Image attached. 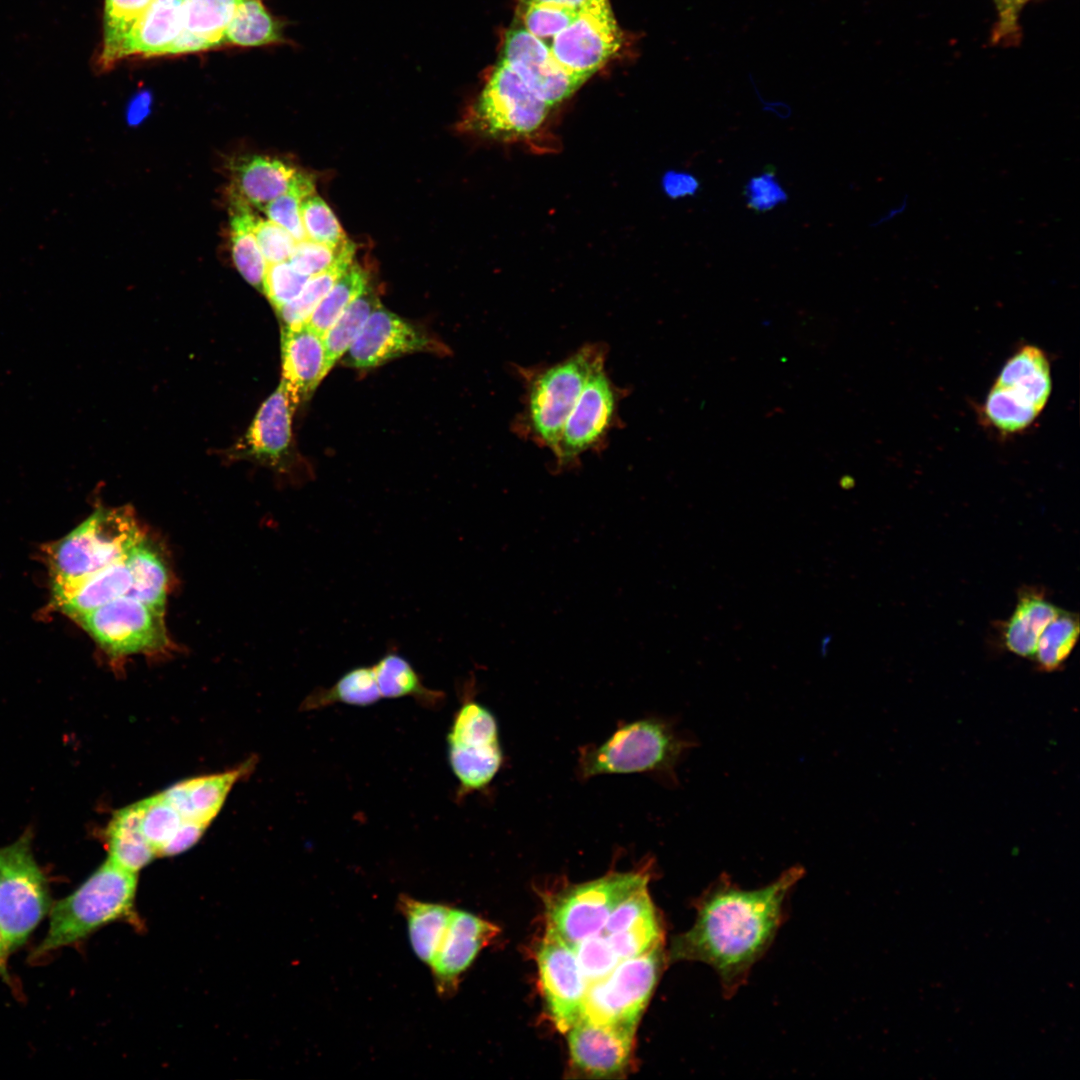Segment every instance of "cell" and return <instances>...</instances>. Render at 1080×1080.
Returning <instances> with one entry per match:
<instances>
[{
    "instance_id": "1",
    "label": "cell",
    "mask_w": 1080,
    "mask_h": 1080,
    "mask_svg": "<svg viewBox=\"0 0 1080 1080\" xmlns=\"http://www.w3.org/2000/svg\"><path fill=\"white\" fill-rule=\"evenodd\" d=\"M804 872L793 866L754 890L741 889L721 876L696 899L694 924L674 938L670 960L711 966L730 996L772 944L784 918L785 901Z\"/></svg>"
},
{
    "instance_id": "2",
    "label": "cell",
    "mask_w": 1080,
    "mask_h": 1080,
    "mask_svg": "<svg viewBox=\"0 0 1080 1080\" xmlns=\"http://www.w3.org/2000/svg\"><path fill=\"white\" fill-rule=\"evenodd\" d=\"M137 884V873L107 859L71 894L52 904L47 933L33 955L74 944L116 921L141 928L135 909Z\"/></svg>"
},
{
    "instance_id": "3",
    "label": "cell",
    "mask_w": 1080,
    "mask_h": 1080,
    "mask_svg": "<svg viewBox=\"0 0 1080 1080\" xmlns=\"http://www.w3.org/2000/svg\"><path fill=\"white\" fill-rule=\"evenodd\" d=\"M143 535L131 507L102 508L50 545L46 553L56 604L92 574L125 559Z\"/></svg>"
},
{
    "instance_id": "4",
    "label": "cell",
    "mask_w": 1080,
    "mask_h": 1080,
    "mask_svg": "<svg viewBox=\"0 0 1080 1080\" xmlns=\"http://www.w3.org/2000/svg\"><path fill=\"white\" fill-rule=\"evenodd\" d=\"M606 354L604 345L586 344L559 362L526 372L524 407L515 424L518 432L553 452L586 381L605 365Z\"/></svg>"
},
{
    "instance_id": "5",
    "label": "cell",
    "mask_w": 1080,
    "mask_h": 1080,
    "mask_svg": "<svg viewBox=\"0 0 1080 1080\" xmlns=\"http://www.w3.org/2000/svg\"><path fill=\"white\" fill-rule=\"evenodd\" d=\"M695 741L671 722L644 718L619 726L600 745L580 749L577 770L582 779L598 775L656 773L674 777V769Z\"/></svg>"
},
{
    "instance_id": "6",
    "label": "cell",
    "mask_w": 1080,
    "mask_h": 1080,
    "mask_svg": "<svg viewBox=\"0 0 1080 1080\" xmlns=\"http://www.w3.org/2000/svg\"><path fill=\"white\" fill-rule=\"evenodd\" d=\"M648 882L649 871L638 870L613 872L567 887L547 901L546 929L573 947L598 934L614 908Z\"/></svg>"
},
{
    "instance_id": "7",
    "label": "cell",
    "mask_w": 1080,
    "mask_h": 1080,
    "mask_svg": "<svg viewBox=\"0 0 1080 1080\" xmlns=\"http://www.w3.org/2000/svg\"><path fill=\"white\" fill-rule=\"evenodd\" d=\"M51 906L47 880L25 833L0 848V928L11 951L26 942Z\"/></svg>"
},
{
    "instance_id": "8",
    "label": "cell",
    "mask_w": 1080,
    "mask_h": 1080,
    "mask_svg": "<svg viewBox=\"0 0 1080 1080\" xmlns=\"http://www.w3.org/2000/svg\"><path fill=\"white\" fill-rule=\"evenodd\" d=\"M663 961V944L620 961L607 976L588 984L580 1019L600 1025L636 1028L655 988Z\"/></svg>"
},
{
    "instance_id": "9",
    "label": "cell",
    "mask_w": 1080,
    "mask_h": 1080,
    "mask_svg": "<svg viewBox=\"0 0 1080 1080\" xmlns=\"http://www.w3.org/2000/svg\"><path fill=\"white\" fill-rule=\"evenodd\" d=\"M448 761L463 797L493 781L504 762L494 714L472 697L456 711L447 734Z\"/></svg>"
},
{
    "instance_id": "10",
    "label": "cell",
    "mask_w": 1080,
    "mask_h": 1080,
    "mask_svg": "<svg viewBox=\"0 0 1080 1080\" xmlns=\"http://www.w3.org/2000/svg\"><path fill=\"white\" fill-rule=\"evenodd\" d=\"M111 657L154 654L169 647L164 611L124 595L76 619Z\"/></svg>"
},
{
    "instance_id": "11",
    "label": "cell",
    "mask_w": 1080,
    "mask_h": 1080,
    "mask_svg": "<svg viewBox=\"0 0 1080 1080\" xmlns=\"http://www.w3.org/2000/svg\"><path fill=\"white\" fill-rule=\"evenodd\" d=\"M622 396L623 391L612 382L605 365L589 376L552 452L556 471L576 467L584 453L600 447L616 424Z\"/></svg>"
},
{
    "instance_id": "12",
    "label": "cell",
    "mask_w": 1080,
    "mask_h": 1080,
    "mask_svg": "<svg viewBox=\"0 0 1080 1080\" xmlns=\"http://www.w3.org/2000/svg\"><path fill=\"white\" fill-rule=\"evenodd\" d=\"M551 108L499 60L479 97L476 115L488 134L503 140H522L536 135Z\"/></svg>"
},
{
    "instance_id": "13",
    "label": "cell",
    "mask_w": 1080,
    "mask_h": 1080,
    "mask_svg": "<svg viewBox=\"0 0 1080 1080\" xmlns=\"http://www.w3.org/2000/svg\"><path fill=\"white\" fill-rule=\"evenodd\" d=\"M622 40L609 1L599 0L578 11L553 38L550 50L563 68L588 79L619 50Z\"/></svg>"
},
{
    "instance_id": "14",
    "label": "cell",
    "mask_w": 1080,
    "mask_h": 1080,
    "mask_svg": "<svg viewBox=\"0 0 1080 1080\" xmlns=\"http://www.w3.org/2000/svg\"><path fill=\"white\" fill-rule=\"evenodd\" d=\"M536 962L547 1010L556 1028L566 1033L580 1019L588 982L572 947L549 929L537 947Z\"/></svg>"
},
{
    "instance_id": "15",
    "label": "cell",
    "mask_w": 1080,
    "mask_h": 1080,
    "mask_svg": "<svg viewBox=\"0 0 1080 1080\" xmlns=\"http://www.w3.org/2000/svg\"><path fill=\"white\" fill-rule=\"evenodd\" d=\"M500 60L550 107L563 102L587 80L563 68L550 48L521 23L506 32Z\"/></svg>"
},
{
    "instance_id": "16",
    "label": "cell",
    "mask_w": 1080,
    "mask_h": 1080,
    "mask_svg": "<svg viewBox=\"0 0 1080 1080\" xmlns=\"http://www.w3.org/2000/svg\"><path fill=\"white\" fill-rule=\"evenodd\" d=\"M635 1027L600 1025L579 1019L568 1031L569 1054L577 1072L610 1078L630 1064Z\"/></svg>"
},
{
    "instance_id": "17",
    "label": "cell",
    "mask_w": 1080,
    "mask_h": 1080,
    "mask_svg": "<svg viewBox=\"0 0 1080 1080\" xmlns=\"http://www.w3.org/2000/svg\"><path fill=\"white\" fill-rule=\"evenodd\" d=\"M498 933L495 924L470 912L452 909L446 934L430 965L441 996L456 991L463 973Z\"/></svg>"
},
{
    "instance_id": "18",
    "label": "cell",
    "mask_w": 1080,
    "mask_h": 1080,
    "mask_svg": "<svg viewBox=\"0 0 1080 1080\" xmlns=\"http://www.w3.org/2000/svg\"><path fill=\"white\" fill-rule=\"evenodd\" d=\"M427 338L411 324L380 305L368 317L344 354L343 364L372 368L407 353L423 350Z\"/></svg>"
},
{
    "instance_id": "19",
    "label": "cell",
    "mask_w": 1080,
    "mask_h": 1080,
    "mask_svg": "<svg viewBox=\"0 0 1080 1080\" xmlns=\"http://www.w3.org/2000/svg\"><path fill=\"white\" fill-rule=\"evenodd\" d=\"M294 409L280 383L261 405L246 434L232 449V456L271 467L279 466L290 445Z\"/></svg>"
},
{
    "instance_id": "20",
    "label": "cell",
    "mask_w": 1080,
    "mask_h": 1080,
    "mask_svg": "<svg viewBox=\"0 0 1080 1080\" xmlns=\"http://www.w3.org/2000/svg\"><path fill=\"white\" fill-rule=\"evenodd\" d=\"M281 347V384L296 408L311 397L326 376L323 336L306 323L284 326Z\"/></svg>"
},
{
    "instance_id": "21",
    "label": "cell",
    "mask_w": 1080,
    "mask_h": 1080,
    "mask_svg": "<svg viewBox=\"0 0 1080 1080\" xmlns=\"http://www.w3.org/2000/svg\"><path fill=\"white\" fill-rule=\"evenodd\" d=\"M229 170L230 191L260 210L292 189L305 173L280 159L256 154L232 159Z\"/></svg>"
},
{
    "instance_id": "22",
    "label": "cell",
    "mask_w": 1080,
    "mask_h": 1080,
    "mask_svg": "<svg viewBox=\"0 0 1080 1080\" xmlns=\"http://www.w3.org/2000/svg\"><path fill=\"white\" fill-rule=\"evenodd\" d=\"M182 1L151 0L128 34L121 60L135 55H172L182 32Z\"/></svg>"
},
{
    "instance_id": "23",
    "label": "cell",
    "mask_w": 1080,
    "mask_h": 1080,
    "mask_svg": "<svg viewBox=\"0 0 1080 1080\" xmlns=\"http://www.w3.org/2000/svg\"><path fill=\"white\" fill-rule=\"evenodd\" d=\"M249 768V764H246L222 773L186 779L162 794L185 820L208 826L222 808L233 785Z\"/></svg>"
},
{
    "instance_id": "24",
    "label": "cell",
    "mask_w": 1080,
    "mask_h": 1080,
    "mask_svg": "<svg viewBox=\"0 0 1080 1080\" xmlns=\"http://www.w3.org/2000/svg\"><path fill=\"white\" fill-rule=\"evenodd\" d=\"M242 0H183L182 32L172 55L223 45L224 33Z\"/></svg>"
},
{
    "instance_id": "25",
    "label": "cell",
    "mask_w": 1080,
    "mask_h": 1080,
    "mask_svg": "<svg viewBox=\"0 0 1080 1080\" xmlns=\"http://www.w3.org/2000/svg\"><path fill=\"white\" fill-rule=\"evenodd\" d=\"M994 384L1042 412L1052 391L1047 355L1037 346H1021L1004 363Z\"/></svg>"
},
{
    "instance_id": "26",
    "label": "cell",
    "mask_w": 1080,
    "mask_h": 1080,
    "mask_svg": "<svg viewBox=\"0 0 1080 1080\" xmlns=\"http://www.w3.org/2000/svg\"><path fill=\"white\" fill-rule=\"evenodd\" d=\"M1060 610L1040 588L1023 587L1013 613L1003 625L1005 647L1018 656L1033 657L1041 633Z\"/></svg>"
},
{
    "instance_id": "27",
    "label": "cell",
    "mask_w": 1080,
    "mask_h": 1080,
    "mask_svg": "<svg viewBox=\"0 0 1080 1080\" xmlns=\"http://www.w3.org/2000/svg\"><path fill=\"white\" fill-rule=\"evenodd\" d=\"M142 801L118 810L106 830L108 860L118 867L138 873L157 854L142 832Z\"/></svg>"
},
{
    "instance_id": "28",
    "label": "cell",
    "mask_w": 1080,
    "mask_h": 1080,
    "mask_svg": "<svg viewBox=\"0 0 1080 1080\" xmlns=\"http://www.w3.org/2000/svg\"><path fill=\"white\" fill-rule=\"evenodd\" d=\"M125 562L132 579L127 595L164 611L170 576L160 545L144 534L130 549Z\"/></svg>"
},
{
    "instance_id": "29",
    "label": "cell",
    "mask_w": 1080,
    "mask_h": 1080,
    "mask_svg": "<svg viewBox=\"0 0 1080 1080\" xmlns=\"http://www.w3.org/2000/svg\"><path fill=\"white\" fill-rule=\"evenodd\" d=\"M229 215L233 262L243 278L263 293L267 262L254 235L258 215L254 208L229 191Z\"/></svg>"
},
{
    "instance_id": "30",
    "label": "cell",
    "mask_w": 1080,
    "mask_h": 1080,
    "mask_svg": "<svg viewBox=\"0 0 1080 1080\" xmlns=\"http://www.w3.org/2000/svg\"><path fill=\"white\" fill-rule=\"evenodd\" d=\"M398 907L407 920L415 954L430 966L446 934L453 908L409 896H400Z\"/></svg>"
},
{
    "instance_id": "31",
    "label": "cell",
    "mask_w": 1080,
    "mask_h": 1080,
    "mask_svg": "<svg viewBox=\"0 0 1080 1080\" xmlns=\"http://www.w3.org/2000/svg\"><path fill=\"white\" fill-rule=\"evenodd\" d=\"M132 584L125 559L113 563L85 579L57 606L74 620L121 596Z\"/></svg>"
},
{
    "instance_id": "32",
    "label": "cell",
    "mask_w": 1080,
    "mask_h": 1080,
    "mask_svg": "<svg viewBox=\"0 0 1080 1080\" xmlns=\"http://www.w3.org/2000/svg\"><path fill=\"white\" fill-rule=\"evenodd\" d=\"M382 698L411 697L425 708L434 709L443 704L445 694L425 686L408 660L389 652L373 665Z\"/></svg>"
},
{
    "instance_id": "33",
    "label": "cell",
    "mask_w": 1080,
    "mask_h": 1080,
    "mask_svg": "<svg viewBox=\"0 0 1080 1080\" xmlns=\"http://www.w3.org/2000/svg\"><path fill=\"white\" fill-rule=\"evenodd\" d=\"M382 699L372 666L355 667L344 673L329 687L316 688L304 700L305 710H316L333 704L370 706Z\"/></svg>"
},
{
    "instance_id": "34",
    "label": "cell",
    "mask_w": 1080,
    "mask_h": 1080,
    "mask_svg": "<svg viewBox=\"0 0 1080 1080\" xmlns=\"http://www.w3.org/2000/svg\"><path fill=\"white\" fill-rule=\"evenodd\" d=\"M283 40L281 24L261 0H242L224 33L223 43L255 47Z\"/></svg>"
},
{
    "instance_id": "35",
    "label": "cell",
    "mask_w": 1080,
    "mask_h": 1080,
    "mask_svg": "<svg viewBox=\"0 0 1080 1080\" xmlns=\"http://www.w3.org/2000/svg\"><path fill=\"white\" fill-rule=\"evenodd\" d=\"M354 252L355 246L348 239L335 262L323 272L311 276L300 294L277 311L285 326L299 325L307 321L335 282L353 263Z\"/></svg>"
},
{
    "instance_id": "36",
    "label": "cell",
    "mask_w": 1080,
    "mask_h": 1080,
    "mask_svg": "<svg viewBox=\"0 0 1080 1080\" xmlns=\"http://www.w3.org/2000/svg\"><path fill=\"white\" fill-rule=\"evenodd\" d=\"M150 2L151 0H105L103 40L96 60L99 69H111L121 60L122 47L128 34Z\"/></svg>"
},
{
    "instance_id": "37",
    "label": "cell",
    "mask_w": 1080,
    "mask_h": 1080,
    "mask_svg": "<svg viewBox=\"0 0 1080 1080\" xmlns=\"http://www.w3.org/2000/svg\"><path fill=\"white\" fill-rule=\"evenodd\" d=\"M380 305L377 295L367 287L325 332V375L346 353L370 314Z\"/></svg>"
},
{
    "instance_id": "38",
    "label": "cell",
    "mask_w": 1080,
    "mask_h": 1080,
    "mask_svg": "<svg viewBox=\"0 0 1080 1080\" xmlns=\"http://www.w3.org/2000/svg\"><path fill=\"white\" fill-rule=\"evenodd\" d=\"M367 287V272L357 263H352L335 282L305 323L323 336Z\"/></svg>"
},
{
    "instance_id": "39",
    "label": "cell",
    "mask_w": 1080,
    "mask_h": 1080,
    "mask_svg": "<svg viewBox=\"0 0 1080 1080\" xmlns=\"http://www.w3.org/2000/svg\"><path fill=\"white\" fill-rule=\"evenodd\" d=\"M1033 406L1019 400L1005 388L993 384L981 407L984 423L1002 435L1027 430L1040 415Z\"/></svg>"
},
{
    "instance_id": "40",
    "label": "cell",
    "mask_w": 1080,
    "mask_h": 1080,
    "mask_svg": "<svg viewBox=\"0 0 1080 1080\" xmlns=\"http://www.w3.org/2000/svg\"><path fill=\"white\" fill-rule=\"evenodd\" d=\"M1079 635L1077 614L1060 610L1046 626L1037 642L1033 657L1040 669L1054 671L1072 652Z\"/></svg>"
},
{
    "instance_id": "41",
    "label": "cell",
    "mask_w": 1080,
    "mask_h": 1080,
    "mask_svg": "<svg viewBox=\"0 0 1080 1080\" xmlns=\"http://www.w3.org/2000/svg\"><path fill=\"white\" fill-rule=\"evenodd\" d=\"M142 832L160 856L162 849L173 838L185 819L162 793L142 800Z\"/></svg>"
},
{
    "instance_id": "42",
    "label": "cell",
    "mask_w": 1080,
    "mask_h": 1080,
    "mask_svg": "<svg viewBox=\"0 0 1080 1080\" xmlns=\"http://www.w3.org/2000/svg\"><path fill=\"white\" fill-rule=\"evenodd\" d=\"M603 935L619 961L639 956L663 944V928L656 911L622 931Z\"/></svg>"
},
{
    "instance_id": "43",
    "label": "cell",
    "mask_w": 1080,
    "mask_h": 1080,
    "mask_svg": "<svg viewBox=\"0 0 1080 1080\" xmlns=\"http://www.w3.org/2000/svg\"><path fill=\"white\" fill-rule=\"evenodd\" d=\"M315 193V185L311 175L304 173L297 183L288 192L269 202L262 211L267 218L278 224L298 241L306 239L302 224L300 205L301 201Z\"/></svg>"
},
{
    "instance_id": "44",
    "label": "cell",
    "mask_w": 1080,
    "mask_h": 1080,
    "mask_svg": "<svg viewBox=\"0 0 1080 1080\" xmlns=\"http://www.w3.org/2000/svg\"><path fill=\"white\" fill-rule=\"evenodd\" d=\"M300 213L307 239L332 247L348 240L330 207L316 193L301 201Z\"/></svg>"
},
{
    "instance_id": "45",
    "label": "cell",
    "mask_w": 1080,
    "mask_h": 1080,
    "mask_svg": "<svg viewBox=\"0 0 1080 1080\" xmlns=\"http://www.w3.org/2000/svg\"><path fill=\"white\" fill-rule=\"evenodd\" d=\"M577 13L553 4L521 3L520 23L550 48L553 38L574 20Z\"/></svg>"
},
{
    "instance_id": "46",
    "label": "cell",
    "mask_w": 1080,
    "mask_h": 1080,
    "mask_svg": "<svg viewBox=\"0 0 1080 1080\" xmlns=\"http://www.w3.org/2000/svg\"><path fill=\"white\" fill-rule=\"evenodd\" d=\"M572 949L588 984L607 976L620 962L601 933L583 939Z\"/></svg>"
},
{
    "instance_id": "47",
    "label": "cell",
    "mask_w": 1080,
    "mask_h": 1080,
    "mask_svg": "<svg viewBox=\"0 0 1080 1080\" xmlns=\"http://www.w3.org/2000/svg\"><path fill=\"white\" fill-rule=\"evenodd\" d=\"M310 277L296 271L288 261L267 266L264 291L276 311L295 299Z\"/></svg>"
},
{
    "instance_id": "48",
    "label": "cell",
    "mask_w": 1080,
    "mask_h": 1080,
    "mask_svg": "<svg viewBox=\"0 0 1080 1080\" xmlns=\"http://www.w3.org/2000/svg\"><path fill=\"white\" fill-rule=\"evenodd\" d=\"M743 196L746 205L757 213L770 211L787 200V193L776 176V168L771 166L750 178L744 186Z\"/></svg>"
},
{
    "instance_id": "49",
    "label": "cell",
    "mask_w": 1080,
    "mask_h": 1080,
    "mask_svg": "<svg viewBox=\"0 0 1080 1080\" xmlns=\"http://www.w3.org/2000/svg\"><path fill=\"white\" fill-rule=\"evenodd\" d=\"M254 235L268 265L288 261L296 240L278 224L258 216Z\"/></svg>"
},
{
    "instance_id": "50",
    "label": "cell",
    "mask_w": 1080,
    "mask_h": 1080,
    "mask_svg": "<svg viewBox=\"0 0 1080 1080\" xmlns=\"http://www.w3.org/2000/svg\"><path fill=\"white\" fill-rule=\"evenodd\" d=\"M344 244L332 247L306 238L296 242L288 262L296 271L311 277L329 268Z\"/></svg>"
},
{
    "instance_id": "51",
    "label": "cell",
    "mask_w": 1080,
    "mask_h": 1080,
    "mask_svg": "<svg viewBox=\"0 0 1080 1080\" xmlns=\"http://www.w3.org/2000/svg\"><path fill=\"white\" fill-rule=\"evenodd\" d=\"M656 911L648 893V886L639 888L624 898L611 912L600 933L622 931L644 916Z\"/></svg>"
},
{
    "instance_id": "52",
    "label": "cell",
    "mask_w": 1080,
    "mask_h": 1080,
    "mask_svg": "<svg viewBox=\"0 0 1080 1080\" xmlns=\"http://www.w3.org/2000/svg\"><path fill=\"white\" fill-rule=\"evenodd\" d=\"M795 336L801 345L825 350L832 343V320L811 314L799 316L794 326Z\"/></svg>"
},
{
    "instance_id": "53",
    "label": "cell",
    "mask_w": 1080,
    "mask_h": 1080,
    "mask_svg": "<svg viewBox=\"0 0 1080 1080\" xmlns=\"http://www.w3.org/2000/svg\"><path fill=\"white\" fill-rule=\"evenodd\" d=\"M207 827V825L201 823L185 820L173 838L162 849L160 856H174L188 850L201 838Z\"/></svg>"
},
{
    "instance_id": "54",
    "label": "cell",
    "mask_w": 1080,
    "mask_h": 1080,
    "mask_svg": "<svg viewBox=\"0 0 1080 1080\" xmlns=\"http://www.w3.org/2000/svg\"><path fill=\"white\" fill-rule=\"evenodd\" d=\"M664 185L667 193L676 198L694 195L700 184L693 175L671 172L666 175Z\"/></svg>"
},
{
    "instance_id": "55",
    "label": "cell",
    "mask_w": 1080,
    "mask_h": 1080,
    "mask_svg": "<svg viewBox=\"0 0 1080 1080\" xmlns=\"http://www.w3.org/2000/svg\"><path fill=\"white\" fill-rule=\"evenodd\" d=\"M151 94L143 90L137 93L128 103L126 109V121L130 127L140 125L151 113Z\"/></svg>"
},
{
    "instance_id": "56",
    "label": "cell",
    "mask_w": 1080,
    "mask_h": 1080,
    "mask_svg": "<svg viewBox=\"0 0 1080 1080\" xmlns=\"http://www.w3.org/2000/svg\"><path fill=\"white\" fill-rule=\"evenodd\" d=\"M1001 11V22L1007 27L1015 23L1016 9L1027 0H996Z\"/></svg>"
},
{
    "instance_id": "57",
    "label": "cell",
    "mask_w": 1080,
    "mask_h": 1080,
    "mask_svg": "<svg viewBox=\"0 0 1080 1080\" xmlns=\"http://www.w3.org/2000/svg\"><path fill=\"white\" fill-rule=\"evenodd\" d=\"M599 0H519L520 3H544L563 6L576 12Z\"/></svg>"
},
{
    "instance_id": "58",
    "label": "cell",
    "mask_w": 1080,
    "mask_h": 1080,
    "mask_svg": "<svg viewBox=\"0 0 1080 1080\" xmlns=\"http://www.w3.org/2000/svg\"><path fill=\"white\" fill-rule=\"evenodd\" d=\"M10 952V947L0 928V978L8 985L11 984V977L8 972V956Z\"/></svg>"
},
{
    "instance_id": "59",
    "label": "cell",
    "mask_w": 1080,
    "mask_h": 1080,
    "mask_svg": "<svg viewBox=\"0 0 1080 1080\" xmlns=\"http://www.w3.org/2000/svg\"><path fill=\"white\" fill-rule=\"evenodd\" d=\"M907 206H908V198H907V196H905L902 199V201L900 203H898L895 207L890 208L883 215H881L879 217V219L874 222V225L878 226V225L884 224V223H886L888 221H891L893 218H895L898 215L902 214L907 209Z\"/></svg>"
}]
</instances>
